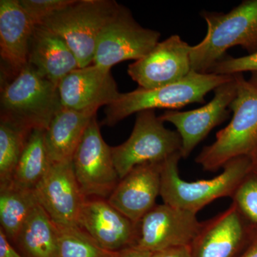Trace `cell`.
I'll list each match as a JSON object with an SVG mask.
<instances>
[{
  "instance_id": "2e32d148",
  "label": "cell",
  "mask_w": 257,
  "mask_h": 257,
  "mask_svg": "<svg viewBox=\"0 0 257 257\" xmlns=\"http://www.w3.org/2000/svg\"><path fill=\"white\" fill-rule=\"evenodd\" d=\"M35 28L19 0L0 1L1 79L13 77L28 65Z\"/></svg>"
},
{
  "instance_id": "7402d4cb",
  "label": "cell",
  "mask_w": 257,
  "mask_h": 257,
  "mask_svg": "<svg viewBox=\"0 0 257 257\" xmlns=\"http://www.w3.org/2000/svg\"><path fill=\"white\" fill-rule=\"evenodd\" d=\"M37 202L34 190L19 187L13 182L0 184V229L12 244Z\"/></svg>"
},
{
  "instance_id": "30bf717a",
  "label": "cell",
  "mask_w": 257,
  "mask_h": 257,
  "mask_svg": "<svg viewBox=\"0 0 257 257\" xmlns=\"http://www.w3.org/2000/svg\"><path fill=\"white\" fill-rule=\"evenodd\" d=\"M197 214L168 204H156L136 223L131 248L155 252L192 244L202 227Z\"/></svg>"
},
{
  "instance_id": "8992f818",
  "label": "cell",
  "mask_w": 257,
  "mask_h": 257,
  "mask_svg": "<svg viewBox=\"0 0 257 257\" xmlns=\"http://www.w3.org/2000/svg\"><path fill=\"white\" fill-rule=\"evenodd\" d=\"M121 5L113 0H74L40 25L57 34L74 52L79 67L93 64L101 32Z\"/></svg>"
},
{
  "instance_id": "836d02e7",
  "label": "cell",
  "mask_w": 257,
  "mask_h": 257,
  "mask_svg": "<svg viewBox=\"0 0 257 257\" xmlns=\"http://www.w3.org/2000/svg\"><path fill=\"white\" fill-rule=\"evenodd\" d=\"M253 158L256 159L257 160V150L255 152L254 155H253Z\"/></svg>"
},
{
  "instance_id": "ffe728a7",
  "label": "cell",
  "mask_w": 257,
  "mask_h": 257,
  "mask_svg": "<svg viewBox=\"0 0 257 257\" xmlns=\"http://www.w3.org/2000/svg\"><path fill=\"white\" fill-rule=\"evenodd\" d=\"M97 110H74L62 106L45 131V143L52 163L72 160L86 128Z\"/></svg>"
},
{
  "instance_id": "d6a6232c",
  "label": "cell",
  "mask_w": 257,
  "mask_h": 257,
  "mask_svg": "<svg viewBox=\"0 0 257 257\" xmlns=\"http://www.w3.org/2000/svg\"><path fill=\"white\" fill-rule=\"evenodd\" d=\"M249 82L252 84L253 86L257 87V72H252L251 73V78H250Z\"/></svg>"
},
{
  "instance_id": "1f68e13d",
  "label": "cell",
  "mask_w": 257,
  "mask_h": 257,
  "mask_svg": "<svg viewBox=\"0 0 257 257\" xmlns=\"http://www.w3.org/2000/svg\"><path fill=\"white\" fill-rule=\"evenodd\" d=\"M152 252L135 248H127L118 251L114 257H151Z\"/></svg>"
},
{
  "instance_id": "4fadbf2b",
  "label": "cell",
  "mask_w": 257,
  "mask_h": 257,
  "mask_svg": "<svg viewBox=\"0 0 257 257\" xmlns=\"http://www.w3.org/2000/svg\"><path fill=\"white\" fill-rule=\"evenodd\" d=\"M237 91L234 79L214 89V96L207 104L187 111H167L160 116L162 121L175 125L182 140L181 155L187 159L193 150L215 126L229 116V106Z\"/></svg>"
},
{
  "instance_id": "cb8c5ba5",
  "label": "cell",
  "mask_w": 257,
  "mask_h": 257,
  "mask_svg": "<svg viewBox=\"0 0 257 257\" xmlns=\"http://www.w3.org/2000/svg\"><path fill=\"white\" fill-rule=\"evenodd\" d=\"M32 132L0 119V184L13 181L15 169Z\"/></svg>"
},
{
  "instance_id": "5b68a950",
  "label": "cell",
  "mask_w": 257,
  "mask_h": 257,
  "mask_svg": "<svg viewBox=\"0 0 257 257\" xmlns=\"http://www.w3.org/2000/svg\"><path fill=\"white\" fill-rule=\"evenodd\" d=\"M234 75L237 91L229 106L234 113L232 119L216 133L214 143L204 147L196 158L207 172H216L237 157H253L257 150V87L242 73Z\"/></svg>"
},
{
  "instance_id": "4316f807",
  "label": "cell",
  "mask_w": 257,
  "mask_h": 257,
  "mask_svg": "<svg viewBox=\"0 0 257 257\" xmlns=\"http://www.w3.org/2000/svg\"><path fill=\"white\" fill-rule=\"evenodd\" d=\"M24 11L35 26L68 7L74 0H19Z\"/></svg>"
},
{
  "instance_id": "9c48e42d",
  "label": "cell",
  "mask_w": 257,
  "mask_h": 257,
  "mask_svg": "<svg viewBox=\"0 0 257 257\" xmlns=\"http://www.w3.org/2000/svg\"><path fill=\"white\" fill-rule=\"evenodd\" d=\"M160 38V32L142 27L130 10L121 5L99 35L93 64L111 69L124 61L140 60L156 46Z\"/></svg>"
},
{
  "instance_id": "3957f363",
  "label": "cell",
  "mask_w": 257,
  "mask_h": 257,
  "mask_svg": "<svg viewBox=\"0 0 257 257\" xmlns=\"http://www.w3.org/2000/svg\"><path fill=\"white\" fill-rule=\"evenodd\" d=\"M207 35L191 50L192 70L207 74L225 57L226 51L241 46L257 52V0H245L228 13L203 11Z\"/></svg>"
},
{
  "instance_id": "ac0fdd59",
  "label": "cell",
  "mask_w": 257,
  "mask_h": 257,
  "mask_svg": "<svg viewBox=\"0 0 257 257\" xmlns=\"http://www.w3.org/2000/svg\"><path fill=\"white\" fill-rule=\"evenodd\" d=\"M79 226L108 251H119L131 248L136 223L128 219L101 198L86 199Z\"/></svg>"
},
{
  "instance_id": "ba28073f",
  "label": "cell",
  "mask_w": 257,
  "mask_h": 257,
  "mask_svg": "<svg viewBox=\"0 0 257 257\" xmlns=\"http://www.w3.org/2000/svg\"><path fill=\"white\" fill-rule=\"evenodd\" d=\"M72 165L79 189L86 199H107L119 182L111 147L103 140L96 115L74 152Z\"/></svg>"
},
{
  "instance_id": "8fae6325",
  "label": "cell",
  "mask_w": 257,
  "mask_h": 257,
  "mask_svg": "<svg viewBox=\"0 0 257 257\" xmlns=\"http://www.w3.org/2000/svg\"><path fill=\"white\" fill-rule=\"evenodd\" d=\"M192 47L179 35L159 42L150 53L130 64L128 74L139 87L152 89L184 79L191 72Z\"/></svg>"
},
{
  "instance_id": "83f0119b",
  "label": "cell",
  "mask_w": 257,
  "mask_h": 257,
  "mask_svg": "<svg viewBox=\"0 0 257 257\" xmlns=\"http://www.w3.org/2000/svg\"><path fill=\"white\" fill-rule=\"evenodd\" d=\"M245 72H257V52L238 58L225 56L213 66L209 73L233 75Z\"/></svg>"
},
{
  "instance_id": "52a82bcc",
  "label": "cell",
  "mask_w": 257,
  "mask_h": 257,
  "mask_svg": "<svg viewBox=\"0 0 257 257\" xmlns=\"http://www.w3.org/2000/svg\"><path fill=\"white\" fill-rule=\"evenodd\" d=\"M182 140L177 131L165 127L154 109L137 114L133 133L125 143L111 147L120 179L134 167L145 163H162L181 152Z\"/></svg>"
},
{
  "instance_id": "4dcf8cb0",
  "label": "cell",
  "mask_w": 257,
  "mask_h": 257,
  "mask_svg": "<svg viewBox=\"0 0 257 257\" xmlns=\"http://www.w3.org/2000/svg\"><path fill=\"white\" fill-rule=\"evenodd\" d=\"M237 257H257V224L253 225L249 241Z\"/></svg>"
},
{
  "instance_id": "e0dca14e",
  "label": "cell",
  "mask_w": 257,
  "mask_h": 257,
  "mask_svg": "<svg viewBox=\"0 0 257 257\" xmlns=\"http://www.w3.org/2000/svg\"><path fill=\"white\" fill-rule=\"evenodd\" d=\"M162 163L134 167L120 179L108 202L130 220L138 222L157 204L161 192Z\"/></svg>"
},
{
  "instance_id": "f546056e",
  "label": "cell",
  "mask_w": 257,
  "mask_h": 257,
  "mask_svg": "<svg viewBox=\"0 0 257 257\" xmlns=\"http://www.w3.org/2000/svg\"><path fill=\"white\" fill-rule=\"evenodd\" d=\"M0 257H25L10 242L0 229Z\"/></svg>"
},
{
  "instance_id": "d6986e66",
  "label": "cell",
  "mask_w": 257,
  "mask_h": 257,
  "mask_svg": "<svg viewBox=\"0 0 257 257\" xmlns=\"http://www.w3.org/2000/svg\"><path fill=\"white\" fill-rule=\"evenodd\" d=\"M28 64L57 87L67 74L79 68L77 57L63 39L42 25L34 30Z\"/></svg>"
},
{
  "instance_id": "5bb4252c",
  "label": "cell",
  "mask_w": 257,
  "mask_h": 257,
  "mask_svg": "<svg viewBox=\"0 0 257 257\" xmlns=\"http://www.w3.org/2000/svg\"><path fill=\"white\" fill-rule=\"evenodd\" d=\"M253 225L231 203L226 210L202 221L191 244L192 256L237 257L247 245Z\"/></svg>"
},
{
  "instance_id": "9a60e30c",
  "label": "cell",
  "mask_w": 257,
  "mask_h": 257,
  "mask_svg": "<svg viewBox=\"0 0 257 257\" xmlns=\"http://www.w3.org/2000/svg\"><path fill=\"white\" fill-rule=\"evenodd\" d=\"M58 90L62 106L79 111L108 106L120 94L111 69L94 64L67 74Z\"/></svg>"
},
{
  "instance_id": "484cf974",
  "label": "cell",
  "mask_w": 257,
  "mask_h": 257,
  "mask_svg": "<svg viewBox=\"0 0 257 257\" xmlns=\"http://www.w3.org/2000/svg\"><path fill=\"white\" fill-rule=\"evenodd\" d=\"M231 199L250 222L257 224L256 159H254L252 168L239 184Z\"/></svg>"
},
{
  "instance_id": "44dd1931",
  "label": "cell",
  "mask_w": 257,
  "mask_h": 257,
  "mask_svg": "<svg viewBox=\"0 0 257 257\" xmlns=\"http://www.w3.org/2000/svg\"><path fill=\"white\" fill-rule=\"evenodd\" d=\"M25 257H57L59 229L37 202L14 243Z\"/></svg>"
},
{
  "instance_id": "6da1fadb",
  "label": "cell",
  "mask_w": 257,
  "mask_h": 257,
  "mask_svg": "<svg viewBox=\"0 0 257 257\" xmlns=\"http://www.w3.org/2000/svg\"><path fill=\"white\" fill-rule=\"evenodd\" d=\"M1 119L32 132L46 131L62 108L58 87L30 64L1 79Z\"/></svg>"
},
{
  "instance_id": "d4e9b609",
  "label": "cell",
  "mask_w": 257,
  "mask_h": 257,
  "mask_svg": "<svg viewBox=\"0 0 257 257\" xmlns=\"http://www.w3.org/2000/svg\"><path fill=\"white\" fill-rule=\"evenodd\" d=\"M57 226L59 229L57 257H114L118 252L108 251L101 247L82 228Z\"/></svg>"
},
{
  "instance_id": "603a6c76",
  "label": "cell",
  "mask_w": 257,
  "mask_h": 257,
  "mask_svg": "<svg viewBox=\"0 0 257 257\" xmlns=\"http://www.w3.org/2000/svg\"><path fill=\"white\" fill-rule=\"evenodd\" d=\"M52 164L45 143V131L33 130L19 160L12 182L23 188L35 190Z\"/></svg>"
},
{
  "instance_id": "7a4b0ae2",
  "label": "cell",
  "mask_w": 257,
  "mask_h": 257,
  "mask_svg": "<svg viewBox=\"0 0 257 257\" xmlns=\"http://www.w3.org/2000/svg\"><path fill=\"white\" fill-rule=\"evenodd\" d=\"M181 159L178 152L162 162L160 196L164 204L196 214L216 199L232 197L254 162L251 157H237L226 163L214 178L188 182L179 176Z\"/></svg>"
},
{
  "instance_id": "f1b7e54d",
  "label": "cell",
  "mask_w": 257,
  "mask_h": 257,
  "mask_svg": "<svg viewBox=\"0 0 257 257\" xmlns=\"http://www.w3.org/2000/svg\"><path fill=\"white\" fill-rule=\"evenodd\" d=\"M151 257H193L191 245L177 246L152 253Z\"/></svg>"
},
{
  "instance_id": "7c38bea8",
  "label": "cell",
  "mask_w": 257,
  "mask_h": 257,
  "mask_svg": "<svg viewBox=\"0 0 257 257\" xmlns=\"http://www.w3.org/2000/svg\"><path fill=\"white\" fill-rule=\"evenodd\" d=\"M39 204L52 220L60 226H79L86 198L74 175L72 160L52 163L35 189Z\"/></svg>"
},
{
  "instance_id": "277c9868",
  "label": "cell",
  "mask_w": 257,
  "mask_h": 257,
  "mask_svg": "<svg viewBox=\"0 0 257 257\" xmlns=\"http://www.w3.org/2000/svg\"><path fill=\"white\" fill-rule=\"evenodd\" d=\"M233 75L202 74L192 71L184 79L155 89L139 87L133 92L120 93L117 99L106 106L101 124L113 126L130 115L155 109H180L192 103L205 102V96Z\"/></svg>"
}]
</instances>
